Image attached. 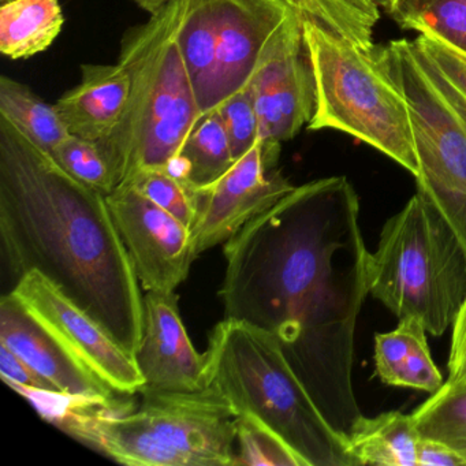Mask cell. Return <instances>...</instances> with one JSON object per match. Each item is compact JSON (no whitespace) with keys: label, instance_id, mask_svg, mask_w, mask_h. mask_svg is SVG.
Returning a JSON list of instances; mask_svg holds the SVG:
<instances>
[{"label":"cell","instance_id":"16","mask_svg":"<svg viewBox=\"0 0 466 466\" xmlns=\"http://www.w3.org/2000/svg\"><path fill=\"white\" fill-rule=\"evenodd\" d=\"M130 95L127 70L116 65H81V81L56 103L70 135L100 141L118 127Z\"/></svg>","mask_w":466,"mask_h":466},{"label":"cell","instance_id":"23","mask_svg":"<svg viewBox=\"0 0 466 466\" xmlns=\"http://www.w3.org/2000/svg\"><path fill=\"white\" fill-rule=\"evenodd\" d=\"M304 20L372 50L373 31L380 20V7L387 12L391 0H285Z\"/></svg>","mask_w":466,"mask_h":466},{"label":"cell","instance_id":"37","mask_svg":"<svg viewBox=\"0 0 466 466\" xmlns=\"http://www.w3.org/2000/svg\"><path fill=\"white\" fill-rule=\"evenodd\" d=\"M2 2H5V0H2Z\"/></svg>","mask_w":466,"mask_h":466},{"label":"cell","instance_id":"25","mask_svg":"<svg viewBox=\"0 0 466 466\" xmlns=\"http://www.w3.org/2000/svg\"><path fill=\"white\" fill-rule=\"evenodd\" d=\"M413 43L428 75L466 119V54L428 32H420Z\"/></svg>","mask_w":466,"mask_h":466},{"label":"cell","instance_id":"36","mask_svg":"<svg viewBox=\"0 0 466 466\" xmlns=\"http://www.w3.org/2000/svg\"><path fill=\"white\" fill-rule=\"evenodd\" d=\"M460 451H461V454H462L463 457H465V460H466V449L460 450Z\"/></svg>","mask_w":466,"mask_h":466},{"label":"cell","instance_id":"1","mask_svg":"<svg viewBox=\"0 0 466 466\" xmlns=\"http://www.w3.org/2000/svg\"><path fill=\"white\" fill-rule=\"evenodd\" d=\"M223 253L225 318L271 332L321 413L348 433L362 414L353 368L370 258L353 185L329 177L294 187Z\"/></svg>","mask_w":466,"mask_h":466},{"label":"cell","instance_id":"5","mask_svg":"<svg viewBox=\"0 0 466 466\" xmlns=\"http://www.w3.org/2000/svg\"><path fill=\"white\" fill-rule=\"evenodd\" d=\"M370 294L428 334L451 327L466 297V252L438 209L417 192L381 228L370 258Z\"/></svg>","mask_w":466,"mask_h":466},{"label":"cell","instance_id":"18","mask_svg":"<svg viewBox=\"0 0 466 466\" xmlns=\"http://www.w3.org/2000/svg\"><path fill=\"white\" fill-rule=\"evenodd\" d=\"M420 436L411 413L361 414L345 433L346 452L353 466H417Z\"/></svg>","mask_w":466,"mask_h":466},{"label":"cell","instance_id":"32","mask_svg":"<svg viewBox=\"0 0 466 466\" xmlns=\"http://www.w3.org/2000/svg\"><path fill=\"white\" fill-rule=\"evenodd\" d=\"M449 378L444 383L452 389L466 390V297L451 324Z\"/></svg>","mask_w":466,"mask_h":466},{"label":"cell","instance_id":"33","mask_svg":"<svg viewBox=\"0 0 466 466\" xmlns=\"http://www.w3.org/2000/svg\"><path fill=\"white\" fill-rule=\"evenodd\" d=\"M417 466H466V460L460 450L450 444L427 436H420Z\"/></svg>","mask_w":466,"mask_h":466},{"label":"cell","instance_id":"27","mask_svg":"<svg viewBox=\"0 0 466 466\" xmlns=\"http://www.w3.org/2000/svg\"><path fill=\"white\" fill-rule=\"evenodd\" d=\"M236 465L305 466L280 436L250 414L237 416Z\"/></svg>","mask_w":466,"mask_h":466},{"label":"cell","instance_id":"20","mask_svg":"<svg viewBox=\"0 0 466 466\" xmlns=\"http://www.w3.org/2000/svg\"><path fill=\"white\" fill-rule=\"evenodd\" d=\"M64 25L58 0H5L0 6V53L12 61L45 53Z\"/></svg>","mask_w":466,"mask_h":466},{"label":"cell","instance_id":"11","mask_svg":"<svg viewBox=\"0 0 466 466\" xmlns=\"http://www.w3.org/2000/svg\"><path fill=\"white\" fill-rule=\"evenodd\" d=\"M12 293L92 372L122 395L140 392L146 380L127 353L92 316L65 296L39 271H29Z\"/></svg>","mask_w":466,"mask_h":466},{"label":"cell","instance_id":"7","mask_svg":"<svg viewBox=\"0 0 466 466\" xmlns=\"http://www.w3.org/2000/svg\"><path fill=\"white\" fill-rule=\"evenodd\" d=\"M379 51L409 106L417 192L438 209L466 252V119L428 75L413 40H391Z\"/></svg>","mask_w":466,"mask_h":466},{"label":"cell","instance_id":"2","mask_svg":"<svg viewBox=\"0 0 466 466\" xmlns=\"http://www.w3.org/2000/svg\"><path fill=\"white\" fill-rule=\"evenodd\" d=\"M0 237L10 271H39L136 357L144 297L107 198L0 116Z\"/></svg>","mask_w":466,"mask_h":466},{"label":"cell","instance_id":"19","mask_svg":"<svg viewBox=\"0 0 466 466\" xmlns=\"http://www.w3.org/2000/svg\"><path fill=\"white\" fill-rule=\"evenodd\" d=\"M177 40L201 114L206 116L215 110L218 70L217 0H184Z\"/></svg>","mask_w":466,"mask_h":466},{"label":"cell","instance_id":"30","mask_svg":"<svg viewBox=\"0 0 466 466\" xmlns=\"http://www.w3.org/2000/svg\"><path fill=\"white\" fill-rule=\"evenodd\" d=\"M217 110L225 125L231 154L237 162L260 140L258 116L249 86L231 95Z\"/></svg>","mask_w":466,"mask_h":466},{"label":"cell","instance_id":"29","mask_svg":"<svg viewBox=\"0 0 466 466\" xmlns=\"http://www.w3.org/2000/svg\"><path fill=\"white\" fill-rule=\"evenodd\" d=\"M127 182H130L136 189L140 190L149 200L162 207L187 228H192L195 219L192 198L184 182L167 168L140 171Z\"/></svg>","mask_w":466,"mask_h":466},{"label":"cell","instance_id":"14","mask_svg":"<svg viewBox=\"0 0 466 466\" xmlns=\"http://www.w3.org/2000/svg\"><path fill=\"white\" fill-rule=\"evenodd\" d=\"M0 343L25 360L59 394L92 402H118L119 392L62 345L10 291L0 299Z\"/></svg>","mask_w":466,"mask_h":466},{"label":"cell","instance_id":"6","mask_svg":"<svg viewBox=\"0 0 466 466\" xmlns=\"http://www.w3.org/2000/svg\"><path fill=\"white\" fill-rule=\"evenodd\" d=\"M302 26L318 86V107L308 130L353 136L416 177L409 106L387 72L379 46L364 50L304 18Z\"/></svg>","mask_w":466,"mask_h":466},{"label":"cell","instance_id":"34","mask_svg":"<svg viewBox=\"0 0 466 466\" xmlns=\"http://www.w3.org/2000/svg\"><path fill=\"white\" fill-rule=\"evenodd\" d=\"M132 2L137 5L140 9H143L144 12L155 15V13L163 9L166 5L170 4L171 0H132Z\"/></svg>","mask_w":466,"mask_h":466},{"label":"cell","instance_id":"35","mask_svg":"<svg viewBox=\"0 0 466 466\" xmlns=\"http://www.w3.org/2000/svg\"><path fill=\"white\" fill-rule=\"evenodd\" d=\"M413 2L414 0H391V4H390L389 10L386 13L397 21Z\"/></svg>","mask_w":466,"mask_h":466},{"label":"cell","instance_id":"13","mask_svg":"<svg viewBox=\"0 0 466 466\" xmlns=\"http://www.w3.org/2000/svg\"><path fill=\"white\" fill-rule=\"evenodd\" d=\"M136 361L146 380L140 392L206 389V354L198 353L190 342L176 291H147L144 296L143 338Z\"/></svg>","mask_w":466,"mask_h":466},{"label":"cell","instance_id":"22","mask_svg":"<svg viewBox=\"0 0 466 466\" xmlns=\"http://www.w3.org/2000/svg\"><path fill=\"white\" fill-rule=\"evenodd\" d=\"M0 116L13 122L48 154L70 136L56 105L46 102L26 84L7 76L0 77Z\"/></svg>","mask_w":466,"mask_h":466},{"label":"cell","instance_id":"28","mask_svg":"<svg viewBox=\"0 0 466 466\" xmlns=\"http://www.w3.org/2000/svg\"><path fill=\"white\" fill-rule=\"evenodd\" d=\"M50 155L70 176L103 195L108 196L116 189L113 170L96 141L70 135Z\"/></svg>","mask_w":466,"mask_h":466},{"label":"cell","instance_id":"4","mask_svg":"<svg viewBox=\"0 0 466 466\" xmlns=\"http://www.w3.org/2000/svg\"><path fill=\"white\" fill-rule=\"evenodd\" d=\"M207 387L238 414L271 428L305 466H353L339 432L289 364L279 340L247 321L223 319L206 353Z\"/></svg>","mask_w":466,"mask_h":466},{"label":"cell","instance_id":"10","mask_svg":"<svg viewBox=\"0 0 466 466\" xmlns=\"http://www.w3.org/2000/svg\"><path fill=\"white\" fill-rule=\"evenodd\" d=\"M260 140L282 144L309 125L318 107V86L305 42L302 17L293 10L264 53L249 83Z\"/></svg>","mask_w":466,"mask_h":466},{"label":"cell","instance_id":"26","mask_svg":"<svg viewBox=\"0 0 466 466\" xmlns=\"http://www.w3.org/2000/svg\"><path fill=\"white\" fill-rule=\"evenodd\" d=\"M397 23L417 34L435 35L466 54V0H414Z\"/></svg>","mask_w":466,"mask_h":466},{"label":"cell","instance_id":"9","mask_svg":"<svg viewBox=\"0 0 466 466\" xmlns=\"http://www.w3.org/2000/svg\"><path fill=\"white\" fill-rule=\"evenodd\" d=\"M279 154L280 144L258 140L217 181L203 187H187L195 207L190 228L195 260L228 242L249 220L296 187L277 168Z\"/></svg>","mask_w":466,"mask_h":466},{"label":"cell","instance_id":"21","mask_svg":"<svg viewBox=\"0 0 466 466\" xmlns=\"http://www.w3.org/2000/svg\"><path fill=\"white\" fill-rule=\"evenodd\" d=\"M234 163L225 125L215 110L201 118L168 171L187 187H203L228 173Z\"/></svg>","mask_w":466,"mask_h":466},{"label":"cell","instance_id":"8","mask_svg":"<svg viewBox=\"0 0 466 466\" xmlns=\"http://www.w3.org/2000/svg\"><path fill=\"white\" fill-rule=\"evenodd\" d=\"M140 394L141 408L127 421L147 466L236 465L237 411L219 392Z\"/></svg>","mask_w":466,"mask_h":466},{"label":"cell","instance_id":"12","mask_svg":"<svg viewBox=\"0 0 466 466\" xmlns=\"http://www.w3.org/2000/svg\"><path fill=\"white\" fill-rule=\"evenodd\" d=\"M106 198L144 290L174 293L195 261L190 228L130 182Z\"/></svg>","mask_w":466,"mask_h":466},{"label":"cell","instance_id":"24","mask_svg":"<svg viewBox=\"0 0 466 466\" xmlns=\"http://www.w3.org/2000/svg\"><path fill=\"white\" fill-rule=\"evenodd\" d=\"M411 414L420 435L466 449V390L443 383Z\"/></svg>","mask_w":466,"mask_h":466},{"label":"cell","instance_id":"31","mask_svg":"<svg viewBox=\"0 0 466 466\" xmlns=\"http://www.w3.org/2000/svg\"><path fill=\"white\" fill-rule=\"evenodd\" d=\"M0 373L5 383L9 384L13 390L24 389L59 394L58 389L51 381L4 343H0Z\"/></svg>","mask_w":466,"mask_h":466},{"label":"cell","instance_id":"17","mask_svg":"<svg viewBox=\"0 0 466 466\" xmlns=\"http://www.w3.org/2000/svg\"><path fill=\"white\" fill-rule=\"evenodd\" d=\"M398 320L391 331L375 335L376 375L387 386L432 394L444 381L428 346V331L414 316Z\"/></svg>","mask_w":466,"mask_h":466},{"label":"cell","instance_id":"15","mask_svg":"<svg viewBox=\"0 0 466 466\" xmlns=\"http://www.w3.org/2000/svg\"><path fill=\"white\" fill-rule=\"evenodd\" d=\"M217 10L215 110L249 86L269 43L294 9L285 0H217Z\"/></svg>","mask_w":466,"mask_h":466},{"label":"cell","instance_id":"3","mask_svg":"<svg viewBox=\"0 0 466 466\" xmlns=\"http://www.w3.org/2000/svg\"><path fill=\"white\" fill-rule=\"evenodd\" d=\"M182 5L171 0L122 37L118 64L129 73V102L116 129L99 143L116 187L140 171L168 170L203 118L177 40Z\"/></svg>","mask_w":466,"mask_h":466}]
</instances>
